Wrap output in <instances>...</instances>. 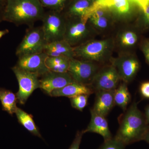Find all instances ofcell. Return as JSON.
Instances as JSON below:
<instances>
[{"mask_svg":"<svg viewBox=\"0 0 149 149\" xmlns=\"http://www.w3.org/2000/svg\"><path fill=\"white\" fill-rule=\"evenodd\" d=\"M88 21L82 17H66L64 40L73 47L87 41L90 33Z\"/></svg>","mask_w":149,"mask_h":149,"instance_id":"cell-8","label":"cell"},{"mask_svg":"<svg viewBox=\"0 0 149 149\" xmlns=\"http://www.w3.org/2000/svg\"><path fill=\"white\" fill-rule=\"evenodd\" d=\"M137 3L144 11L149 5V0H133Z\"/></svg>","mask_w":149,"mask_h":149,"instance_id":"cell-32","label":"cell"},{"mask_svg":"<svg viewBox=\"0 0 149 149\" xmlns=\"http://www.w3.org/2000/svg\"><path fill=\"white\" fill-rule=\"evenodd\" d=\"M141 95L145 98L149 99V81L141 84L140 88Z\"/></svg>","mask_w":149,"mask_h":149,"instance_id":"cell-29","label":"cell"},{"mask_svg":"<svg viewBox=\"0 0 149 149\" xmlns=\"http://www.w3.org/2000/svg\"><path fill=\"white\" fill-rule=\"evenodd\" d=\"M144 13H145V23L149 25V5L144 11Z\"/></svg>","mask_w":149,"mask_h":149,"instance_id":"cell-33","label":"cell"},{"mask_svg":"<svg viewBox=\"0 0 149 149\" xmlns=\"http://www.w3.org/2000/svg\"><path fill=\"white\" fill-rule=\"evenodd\" d=\"M6 4V1L4 0H0V23L3 21L4 14Z\"/></svg>","mask_w":149,"mask_h":149,"instance_id":"cell-31","label":"cell"},{"mask_svg":"<svg viewBox=\"0 0 149 149\" xmlns=\"http://www.w3.org/2000/svg\"><path fill=\"white\" fill-rule=\"evenodd\" d=\"M107 7L113 8L117 13L120 15L128 13L130 10L128 0H108Z\"/></svg>","mask_w":149,"mask_h":149,"instance_id":"cell-23","label":"cell"},{"mask_svg":"<svg viewBox=\"0 0 149 149\" xmlns=\"http://www.w3.org/2000/svg\"><path fill=\"white\" fill-rule=\"evenodd\" d=\"M48 56L44 52L19 57L17 66L25 71L35 73L41 77L49 71L46 65Z\"/></svg>","mask_w":149,"mask_h":149,"instance_id":"cell-10","label":"cell"},{"mask_svg":"<svg viewBox=\"0 0 149 149\" xmlns=\"http://www.w3.org/2000/svg\"><path fill=\"white\" fill-rule=\"evenodd\" d=\"M18 122L34 136L43 139L39 128L33 120V116L17 107L15 112Z\"/></svg>","mask_w":149,"mask_h":149,"instance_id":"cell-18","label":"cell"},{"mask_svg":"<svg viewBox=\"0 0 149 149\" xmlns=\"http://www.w3.org/2000/svg\"><path fill=\"white\" fill-rule=\"evenodd\" d=\"M113 47L110 39L86 41L73 47L74 58L92 62H102L110 55Z\"/></svg>","mask_w":149,"mask_h":149,"instance_id":"cell-3","label":"cell"},{"mask_svg":"<svg viewBox=\"0 0 149 149\" xmlns=\"http://www.w3.org/2000/svg\"><path fill=\"white\" fill-rule=\"evenodd\" d=\"M112 65L116 68L120 80L125 83L133 80L139 68L138 60L133 56L127 55L118 57Z\"/></svg>","mask_w":149,"mask_h":149,"instance_id":"cell-12","label":"cell"},{"mask_svg":"<svg viewBox=\"0 0 149 149\" xmlns=\"http://www.w3.org/2000/svg\"><path fill=\"white\" fill-rule=\"evenodd\" d=\"M44 52L48 56H65L70 59L74 58L73 47L64 40L48 43Z\"/></svg>","mask_w":149,"mask_h":149,"instance_id":"cell-15","label":"cell"},{"mask_svg":"<svg viewBox=\"0 0 149 149\" xmlns=\"http://www.w3.org/2000/svg\"><path fill=\"white\" fill-rule=\"evenodd\" d=\"M143 140L149 144V128L145 135Z\"/></svg>","mask_w":149,"mask_h":149,"instance_id":"cell-37","label":"cell"},{"mask_svg":"<svg viewBox=\"0 0 149 149\" xmlns=\"http://www.w3.org/2000/svg\"><path fill=\"white\" fill-rule=\"evenodd\" d=\"M4 1H6H6H7V0H4Z\"/></svg>","mask_w":149,"mask_h":149,"instance_id":"cell-38","label":"cell"},{"mask_svg":"<svg viewBox=\"0 0 149 149\" xmlns=\"http://www.w3.org/2000/svg\"><path fill=\"white\" fill-rule=\"evenodd\" d=\"M45 12L39 0H7L3 21L17 26L27 24L32 27L35 22L42 20Z\"/></svg>","mask_w":149,"mask_h":149,"instance_id":"cell-2","label":"cell"},{"mask_svg":"<svg viewBox=\"0 0 149 149\" xmlns=\"http://www.w3.org/2000/svg\"><path fill=\"white\" fill-rule=\"evenodd\" d=\"M70 59L65 56H48L46 65L50 71L60 73L68 72Z\"/></svg>","mask_w":149,"mask_h":149,"instance_id":"cell-20","label":"cell"},{"mask_svg":"<svg viewBox=\"0 0 149 149\" xmlns=\"http://www.w3.org/2000/svg\"><path fill=\"white\" fill-rule=\"evenodd\" d=\"M89 96L88 95L83 94L70 98L71 106L75 109L83 111L88 104Z\"/></svg>","mask_w":149,"mask_h":149,"instance_id":"cell-24","label":"cell"},{"mask_svg":"<svg viewBox=\"0 0 149 149\" xmlns=\"http://www.w3.org/2000/svg\"><path fill=\"white\" fill-rule=\"evenodd\" d=\"M40 77V88L49 95L53 91L75 82L68 72L60 73L50 70Z\"/></svg>","mask_w":149,"mask_h":149,"instance_id":"cell-11","label":"cell"},{"mask_svg":"<svg viewBox=\"0 0 149 149\" xmlns=\"http://www.w3.org/2000/svg\"><path fill=\"white\" fill-rule=\"evenodd\" d=\"M125 146L122 142L113 137L110 140L104 141L103 143L98 149H125Z\"/></svg>","mask_w":149,"mask_h":149,"instance_id":"cell-26","label":"cell"},{"mask_svg":"<svg viewBox=\"0 0 149 149\" xmlns=\"http://www.w3.org/2000/svg\"><path fill=\"white\" fill-rule=\"evenodd\" d=\"M47 44L42 27H29L23 39L17 48L15 54L22 56L43 52Z\"/></svg>","mask_w":149,"mask_h":149,"instance_id":"cell-5","label":"cell"},{"mask_svg":"<svg viewBox=\"0 0 149 149\" xmlns=\"http://www.w3.org/2000/svg\"><path fill=\"white\" fill-rule=\"evenodd\" d=\"M83 130L77 131L75 138L68 149H79L83 134Z\"/></svg>","mask_w":149,"mask_h":149,"instance_id":"cell-28","label":"cell"},{"mask_svg":"<svg viewBox=\"0 0 149 149\" xmlns=\"http://www.w3.org/2000/svg\"><path fill=\"white\" fill-rule=\"evenodd\" d=\"M119 128L114 138L125 146L143 140L149 128L145 115L134 102L126 110L119 122Z\"/></svg>","mask_w":149,"mask_h":149,"instance_id":"cell-1","label":"cell"},{"mask_svg":"<svg viewBox=\"0 0 149 149\" xmlns=\"http://www.w3.org/2000/svg\"><path fill=\"white\" fill-rule=\"evenodd\" d=\"M120 80L116 68L112 65L99 70L90 86L95 92L114 91Z\"/></svg>","mask_w":149,"mask_h":149,"instance_id":"cell-9","label":"cell"},{"mask_svg":"<svg viewBox=\"0 0 149 149\" xmlns=\"http://www.w3.org/2000/svg\"><path fill=\"white\" fill-rule=\"evenodd\" d=\"M94 92V90L91 87L74 82L66 85L63 88L53 91L50 96L66 97L70 98L83 94L90 96Z\"/></svg>","mask_w":149,"mask_h":149,"instance_id":"cell-16","label":"cell"},{"mask_svg":"<svg viewBox=\"0 0 149 149\" xmlns=\"http://www.w3.org/2000/svg\"><path fill=\"white\" fill-rule=\"evenodd\" d=\"M0 101L3 110L12 116L15 113L18 102L16 95L9 90L0 88Z\"/></svg>","mask_w":149,"mask_h":149,"instance_id":"cell-19","label":"cell"},{"mask_svg":"<svg viewBox=\"0 0 149 149\" xmlns=\"http://www.w3.org/2000/svg\"><path fill=\"white\" fill-rule=\"evenodd\" d=\"M91 23L98 29H105L109 25V22L106 16L97 17L90 18L88 19Z\"/></svg>","mask_w":149,"mask_h":149,"instance_id":"cell-27","label":"cell"},{"mask_svg":"<svg viewBox=\"0 0 149 149\" xmlns=\"http://www.w3.org/2000/svg\"><path fill=\"white\" fill-rule=\"evenodd\" d=\"M41 21V27L47 44L64 40L66 17L62 12L50 10L45 12Z\"/></svg>","mask_w":149,"mask_h":149,"instance_id":"cell-4","label":"cell"},{"mask_svg":"<svg viewBox=\"0 0 149 149\" xmlns=\"http://www.w3.org/2000/svg\"><path fill=\"white\" fill-rule=\"evenodd\" d=\"M70 0H39L44 8L62 12Z\"/></svg>","mask_w":149,"mask_h":149,"instance_id":"cell-22","label":"cell"},{"mask_svg":"<svg viewBox=\"0 0 149 149\" xmlns=\"http://www.w3.org/2000/svg\"><path fill=\"white\" fill-rule=\"evenodd\" d=\"M120 41L123 46L130 47L136 44L137 41V36L134 32L126 31L121 35Z\"/></svg>","mask_w":149,"mask_h":149,"instance_id":"cell-25","label":"cell"},{"mask_svg":"<svg viewBox=\"0 0 149 149\" xmlns=\"http://www.w3.org/2000/svg\"><path fill=\"white\" fill-rule=\"evenodd\" d=\"M9 31L8 29H5L4 30H0V40L2 37L8 34Z\"/></svg>","mask_w":149,"mask_h":149,"instance_id":"cell-36","label":"cell"},{"mask_svg":"<svg viewBox=\"0 0 149 149\" xmlns=\"http://www.w3.org/2000/svg\"><path fill=\"white\" fill-rule=\"evenodd\" d=\"M114 100L115 105L124 111L127 109V106L131 101V96L126 83L121 84L115 90Z\"/></svg>","mask_w":149,"mask_h":149,"instance_id":"cell-21","label":"cell"},{"mask_svg":"<svg viewBox=\"0 0 149 149\" xmlns=\"http://www.w3.org/2000/svg\"><path fill=\"white\" fill-rule=\"evenodd\" d=\"M12 70L18 81L19 90L16 94L18 102L24 104L33 92L40 88V76L20 69L16 65Z\"/></svg>","mask_w":149,"mask_h":149,"instance_id":"cell-6","label":"cell"},{"mask_svg":"<svg viewBox=\"0 0 149 149\" xmlns=\"http://www.w3.org/2000/svg\"><path fill=\"white\" fill-rule=\"evenodd\" d=\"M145 116L147 122L149 125V105L146 107L145 109Z\"/></svg>","mask_w":149,"mask_h":149,"instance_id":"cell-35","label":"cell"},{"mask_svg":"<svg viewBox=\"0 0 149 149\" xmlns=\"http://www.w3.org/2000/svg\"><path fill=\"white\" fill-rule=\"evenodd\" d=\"M98 70L93 62L73 58L70 59L68 72L76 83L89 86Z\"/></svg>","mask_w":149,"mask_h":149,"instance_id":"cell-7","label":"cell"},{"mask_svg":"<svg viewBox=\"0 0 149 149\" xmlns=\"http://www.w3.org/2000/svg\"><path fill=\"white\" fill-rule=\"evenodd\" d=\"M108 1V0H95L94 2H96L99 3L100 4L105 7L108 8L107 6Z\"/></svg>","mask_w":149,"mask_h":149,"instance_id":"cell-34","label":"cell"},{"mask_svg":"<svg viewBox=\"0 0 149 149\" xmlns=\"http://www.w3.org/2000/svg\"><path fill=\"white\" fill-rule=\"evenodd\" d=\"M142 50L147 61L149 63V41H146L144 42L142 47Z\"/></svg>","mask_w":149,"mask_h":149,"instance_id":"cell-30","label":"cell"},{"mask_svg":"<svg viewBox=\"0 0 149 149\" xmlns=\"http://www.w3.org/2000/svg\"><path fill=\"white\" fill-rule=\"evenodd\" d=\"M91 5L90 0H72L62 12L67 18H85Z\"/></svg>","mask_w":149,"mask_h":149,"instance_id":"cell-17","label":"cell"},{"mask_svg":"<svg viewBox=\"0 0 149 149\" xmlns=\"http://www.w3.org/2000/svg\"><path fill=\"white\" fill-rule=\"evenodd\" d=\"M91 120L87 128L83 130L84 133H94L101 135L104 141H107L113 138L105 117L98 114L93 109H91Z\"/></svg>","mask_w":149,"mask_h":149,"instance_id":"cell-13","label":"cell"},{"mask_svg":"<svg viewBox=\"0 0 149 149\" xmlns=\"http://www.w3.org/2000/svg\"><path fill=\"white\" fill-rule=\"evenodd\" d=\"M114 91H101L96 92L95 100L92 109L98 114L106 116L114 107Z\"/></svg>","mask_w":149,"mask_h":149,"instance_id":"cell-14","label":"cell"}]
</instances>
